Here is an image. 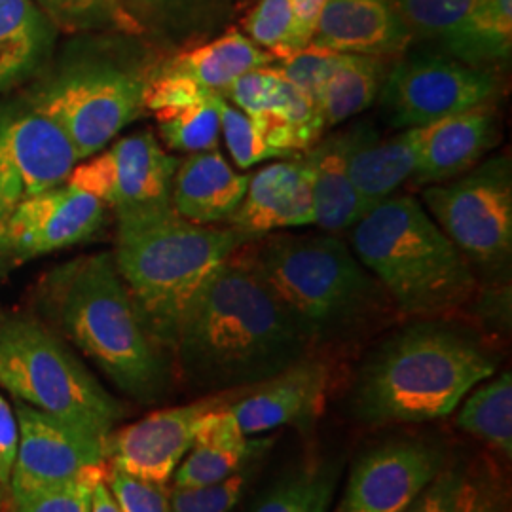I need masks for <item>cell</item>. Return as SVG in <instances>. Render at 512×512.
Segmentation results:
<instances>
[{
	"label": "cell",
	"mask_w": 512,
	"mask_h": 512,
	"mask_svg": "<svg viewBox=\"0 0 512 512\" xmlns=\"http://www.w3.org/2000/svg\"><path fill=\"white\" fill-rule=\"evenodd\" d=\"M236 256L270 287L317 357L353 351L404 321L340 234L274 232Z\"/></svg>",
	"instance_id": "obj_1"
},
{
	"label": "cell",
	"mask_w": 512,
	"mask_h": 512,
	"mask_svg": "<svg viewBox=\"0 0 512 512\" xmlns=\"http://www.w3.org/2000/svg\"><path fill=\"white\" fill-rule=\"evenodd\" d=\"M499 366L494 340L463 317L404 319L366 349L349 408L368 427L448 418Z\"/></svg>",
	"instance_id": "obj_2"
},
{
	"label": "cell",
	"mask_w": 512,
	"mask_h": 512,
	"mask_svg": "<svg viewBox=\"0 0 512 512\" xmlns=\"http://www.w3.org/2000/svg\"><path fill=\"white\" fill-rule=\"evenodd\" d=\"M310 355L289 311L234 253L186 311L173 366L186 384L213 395L264 382Z\"/></svg>",
	"instance_id": "obj_3"
},
{
	"label": "cell",
	"mask_w": 512,
	"mask_h": 512,
	"mask_svg": "<svg viewBox=\"0 0 512 512\" xmlns=\"http://www.w3.org/2000/svg\"><path fill=\"white\" fill-rule=\"evenodd\" d=\"M38 306L50 327L137 403L171 389V355L150 336L112 253L73 258L44 275Z\"/></svg>",
	"instance_id": "obj_4"
},
{
	"label": "cell",
	"mask_w": 512,
	"mask_h": 512,
	"mask_svg": "<svg viewBox=\"0 0 512 512\" xmlns=\"http://www.w3.org/2000/svg\"><path fill=\"white\" fill-rule=\"evenodd\" d=\"M114 262L150 336L173 359L184 315L205 281L253 236L181 217L171 202L114 209Z\"/></svg>",
	"instance_id": "obj_5"
},
{
	"label": "cell",
	"mask_w": 512,
	"mask_h": 512,
	"mask_svg": "<svg viewBox=\"0 0 512 512\" xmlns=\"http://www.w3.org/2000/svg\"><path fill=\"white\" fill-rule=\"evenodd\" d=\"M164 55L145 38L80 35L23 99L65 131L82 162L147 114Z\"/></svg>",
	"instance_id": "obj_6"
},
{
	"label": "cell",
	"mask_w": 512,
	"mask_h": 512,
	"mask_svg": "<svg viewBox=\"0 0 512 512\" xmlns=\"http://www.w3.org/2000/svg\"><path fill=\"white\" fill-rule=\"evenodd\" d=\"M346 234L404 319L459 317L475 300L473 268L412 192L378 203Z\"/></svg>",
	"instance_id": "obj_7"
},
{
	"label": "cell",
	"mask_w": 512,
	"mask_h": 512,
	"mask_svg": "<svg viewBox=\"0 0 512 512\" xmlns=\"http://www.w3.org/2000/svg\"><path fill=\"white\" fill-rule=\"evenodd\" d=\"M0 385L19 403L99 439L126 416L67 340L31 313L0 311Z\"/></svg>",
	"instance_id": "obj_8"
},
{
	"label": "cell",
	"mask_w": 512,
	"mask_h": 512,
	"mask_svg": "<svg viewBox=\"0 0 512 512\" xmlns=\"http://www.w3.org/2000/svg\"><path fill=\"white\" fill-rule=\"evenodd\" d=\"M420 202L458 247L478 283L511 281V150L492 152L448 183L420 190Z\"/></svg>",
	"instance_id": "obj_9"
},
{
	"label": "cell",
	"mask_w": 512,
	"mask_h": 512,
	"mask_svg": "<svg viewBox=\"0 0 512 512\" xmlns=\"http://www.w3.org/2000/svg\"><path fill=\"white\" fill-rule=\"evenodd\" d=\"M507 95L503 74L465 65L437 50H408L385 76L376 105L389 128H423Z\"/></svg>",
	"instance_id": "obj_10"
},
{
	"label": "cell",
	"mask_w": 512,
	"mask_h": 512,
	"mask_svg": "<svg viewBox=\"0 0 512 512\" xmlns=\"http://www.w3.org/2000/svg\"><path fill=\"white\" fill-rule=\"evenodd\" d=\"M78 152L52 118L21 99H0V220L18 203L67 183Z\"/></svg>",
	"instance_id": "obj_11"
},
{
	"label": "cell",
	"mask_w": 512,
	"mask_h": 512,
	"mask_svg": "<svg viewBox=\"0 0 512 512\" xmlns=\"http://www.w3.org/2000/svg\"><path fill=\"white\" fill-rule=\"evenodd\" d=\"M16 416L19 444L10 476L12 499L73 482L107 465V440L19 401Z\"/></svg>",
	"instance_id": "obj_12"
},
{
	"label": "cell",
	"mask_w": 512,
	"mask_h": 512,
	"mask_svg": "<svg viewBox=\"0 0 512 512\" xmlns=\"http://www.w3.org/2000/svg\"><path fill=\"white\" fill-rule=\"evenodd\" d=\"M105 207L69 183L31 196L0 220V256L21 264L84 243L103 228Z\"/></svg>",
	"instance_id": "obj_13"
},
{
	"label": "cell",
	"mask_w": 512,
	"mask_h": 512,
	"mask_svg": "<svg viewBox=\"0 0 512 512\" xmlns=\"http://www.w3.org/2000/svg\"><path fill=\"white\" fill-rule=\"evenodd\" d=\"M179 162L152 131H137L78 162L67 183L90 192L112 211L171 202Z\"/></svg>",
	"instance_id": "obj_14"
},
{
	"label": "cell",
	"mask_w": 512,
	"mask_h": 512,
	"mask_svg": "<svg viewBox=\"0 0 512 512\" xmlns=\"http://www.w3.org/2000/svg\"><path fill=\"white\" fill-rule=\"evenodd\" d=\"M228 401L230 391L203 395L194 403L156 410L143 420L114 429L107 439V465L147 482H171L207 416Z\"/></svg>",
	"instance_id": "obj_15"
},
{
	"label": "cell",
	"mask_w": 512,
	"mask_h": 512,
	"mask_svg": "<svg viewBox=\"0 0 512 512\" xmlns=\"http://www.w3.org/2000/svg\"><path fill=\"white\" fill-rule=\"evenodd\" d=\"M444 465L446 452L435 442H382L353 463L334 512H404Z\"/></svg>",
	"instance_id": "obj_16"
},
{
	"label": "cell",
	"mask_w": 512,
	"mask_h": 512,
	"mask_svg": "<svg viewBox=\"0 0 512 512\" xmlns=\"http://www.w3.org/2000/svg\"><path fill=\"white\" fill-rule=\"evenodd\" d=\"M332 366L329 359L310 355L272 378L230 389L226 412L247 437L275 429H310L325 410Z\"/></svg>",
	"instance_id": "obj_17"
},
{
	"label": "cell",
	"mask_w": 512,
	"mask_h": 512,
	"mask_svg": "<svg viewBox=\"0 0 512 512\" xmlns=\"http://www.w3.org/2000/svg\"><path fill=\"white\" fill-rule=\"evenodd\" d=\"M420 131L418 165L406 190L448 183L488 158L503 141V114L499 103H486Z\"/></svg>",
	"instance_id": "obj_18"
},
{
	"label": "cell",
	"mask_w": 512,
	"mask_h": 512,
	"mask_svg": "<svg viewBox=\"0 0 512 512\" xmlns=\"http://www.w3.org/2000/svg\"><path fill=\"white\" fill-rule=\"evenodd\" d=\"M226 224L253 238L315 226L311 171L304 152L253 173L243 200Z\"/></svg>",
	"instance_id": "obj_19"
},
{
	"label": "cell",
	"mask_w": 512,
	"mask_h": 512,
	"mask_svg": "<svg viewBox=\"0 0 512 512\" xmlns=\"http://www.w3.org/2000/svg\"><path fill=\"white\" fill-rule=\"evenodd\" d=\"M310 46L397 59L414 46V37L393 0H327Z\"/></svg>",
	"instance_id": "obj_20"
},
{
	"label": "cell",
	"mask_w": 512,
	"mask_h": 512,
	"mask_svg": "<svg viewBox=\"0 0 512 512\" xmlns=\"http://www.w3.org/2000/svg\"><path fill=\"white\" fill-rule=\"evenodd\" d=\"M372 118H363L344 129H334L311 145L304 158L310 165L315 226L321 232L344 234L359 220V203L349 175L351 154L374 128Z\"/></svg>",
	"instance_id": "obj_21"
},
{
	"label": "cell",
	"mask_w": 512,
	"mask_h": 512,
	"mask_svg": "<svg viewBox=\"0 0 512 512\" xmlns=\"http://www.w3.org/2000/svg\"><path fill=\"white\" fill-rule=\"evenodd\" d=\"M143 37L162 54L194 48L232 27L238 0H122Z\"/></svg>",
	"instance_id": "obj_22"
},
{
	"label": "cell",
	"mask_w": 512,
	"mask_h": 512,
	"mask_svg": "<svg viewBox=\"0 0 512 512\" xmlns=\"http://www.w3.org/2000/svg\"><path fill=\"white\" fill-rule=\"evenodd\" d=\"M249 175H241L219 148L188 154L179 162L171 184V205L196 224H222L243 200Z\"/></svg>",
	"instance_id": "obj_23"
},
{
	"label": "cell",
	"mask_w": 512,
	"mask_h": 512,
	"mask_svg": "<svg viewBox=\"0 0 512 512\" xmlns=\"http://www.w3.org/2000/svg\"><path fill=\"white\" fill-rule=\"evenodd\" d=\"M420 135V128L397 129L393 135H382L374 126L353 150L349 175L357 194L359 219L406 188L418 165Z\"/></svg>",
	"instance_id": "obj_24"
},
{
	"label": "cell",
	"mask_w": 512,
	"mask_h": 512,
	"mask_svg": "<svg viewBox=\"0 0 512 512\" xmlns=\"http://www.w3.org/2000/svg\"><path fill=\"white\" fill-rule=\"evenodd\" d=\"M230 403V401H228ZM272 437H247L222 406L211 412L194 446L171 478L173 488H194L220 482L264 458L274 446Z\"/></svg>",
	"instance_id": "obj_25"
},
{
	"label": "cell",
	"mask_w": 512,
	"mask_h": 512,
	"mask_svg": "<svg viewBox=\"0 0 512 512\" xmlns=\"http://www.w3.org/2000/svg\"><path fill=\"white\" fill-rule=\"evenodd\" d=\"M57 35L33 0H0V95L46 69Z\"/></svg>",
	"instance_id": "obj_26"
},
{
	"label": "cell",
	"mask_w": 512,
	"mask_h": 512,
	"mask_svg": "<svg viewBox=\"0 0 512 512\" xmlns=\"http://www.w3.org/2000/svg\"><path fill=\"white\" fill-rule=\"evenodd\" d=\"M275 55L256 46L238 27H228L219 37L211 38L194 48L162 57L158 69L165 73L181 74L203 88L222 93L230 88L241 74L270 67Z\"/></svg>",
	"instance_id": "obj_27"
},
{
	"label": "cell",
	"mask_w": 512,
	"mask_h": 512,
	"mask_svg": "<svg viewBox=\"0 0 512 512\" xmlns=\"http://www.w3.org/2000/svg\"><path fill=\"white\" fill-rule=\"evenodd\" d=\"M437 52L505 76L512 57V0H475L463 25Z\"/></svg>",
	"instance_id": "obj_28"
},
{
	"label": "cell",
	"mask_w": 512,
	"mask_h": 512,
	"mask_svg": "<svg viewBox=\"0 0 512 512\" xmlns=\"http://www.w3.org/2000/svg\"><path fill=\"white\" fill-rule=\"evenodd\" d=\"M393 61L372 55H336L319 97L325 128H338L372 109Z\"/></svg>",
	"instance_id": "obj_29"
},
{
	"label": "cell",
	"mask_w": 512,
	"mask_h": 512,
	"mask_svg": "<svg viewBox=\"0 0 512 512\" xmlns=\"http://www.w3.org/2000/svg\"><path fill=\"white\" fill-rule=\"evenodd\" d=\"M342 463L310 458L294 465L256 499L251 512H330Z\"/></svg>",
	"instance_id": "obj_30"
},
{
	"label": "cell",
	"mask_w": 512,
	"mask_h": 512,
	"mask_svg": "<svg viewBox=\"0 0 512 512\" xmlns=\"http://www.w3.org/2000/svg\"><path fill=\"white\" fill-rule=\"evenodd\" d=\"M456 425L461 431L497 450L512 456V376L509 370L492 376L471 389L461 401Z\"/></svg>",
	"instance_id": "obj_31"
},
{
	"label": "cell",
	"mask_w": 512,
	"mask_h": 512,
	"mask_svg": "<svg viewBox=\"0 0 512 512\" xmlns=\"http://www.w3.org/2000/svg\"><path fill=\"white\" fill-rule=\"evenodd\" d=\"M57 31L69 35L143 37L122 0H33Z\"/></svg>",
	"instance_id": "obj_32"
},
{
	"label": "cell",
	"mask_w": 512,
	"mask_h": 512,
	"mask_svg": "<svg viewBox=\"0 0 512 512\" xmlns=\"http://www.w3.org/2000/svg\"><path fill=\"white\" fill-rule=\"evenodd\" d=\"M220 101L222 95L215 92L200 105L156 114L160 143L184 154L219 148Z\"/></svg>",
	"instance_id": "obj_33"
},
{
	"label": "cell",
	"mask_w": 512,
	"mask_h": 512,
	"mask_svg": "<svg viewBox=\"0 0 512 512\" xmlns=\"http://www.w3.org/2000/svg\"><path fill=\"white\" fill-rule=\"evenodd\" d=\"M414 44H429L431 50L452 37L473 10L475 0H393Z\"/></svg>",
	"instance_id": "obj_34"
},
{
	"label": "cell",
	"mask_w": 512,
	"mask_h": 512,
	"mask_svg": "<svg viewBox=\"0 0 512 512\" xmlns=\"http://www.w3.org/2000/svg\"><path fill=\"white\" fill-rule=\"evenodd\" d=\"M291 82L274 65L241 74L238 80L220 93L230 105L249 116L277 114L281 116L291 95Z\"/></svg>",
	"instance_id": "obj_35"
},
{
	"label": "cell",
	"mask_w": 512,
	"mask_h": 512,
	"mask_svg": "<svg viewBox=\"0 0 512 512\" xmlns=\"http://www.w3.org/2000/svg\"><path fill=\"white\" fill-rule=\"evenodd\" d=\"M260 459L249 463L238 473L220 482L194 486V488H171L169 511L171 512H232L247 494L255 480Z\"/></svg>",
	"instance_id": "obj_36"
},
{
	"label": "cell",
	"mask_w": 512,
	"mask_h": 512,
	"mask_svg": "<svg viewBox=\"0 0 512 512\" xmlns=\"http://www.w3.org/2000/svg\"><path fill=\"white\" fill-rule=\"evenodd\" d=\"M220 135L239 169H249L266 160H283L274 148L268 147L255 120L224 97L220 101Z\"/></svg>",
	"instance_id": "obj_37"
},
{
	"label": "cell",
	"mask_w": 512,
	"mask_h": 512,
	"mask_svg": "<svg viewBox=\"0 0 512 512\" xmlns=\"http://www.w3.org/2000/svg\"><path fill=\"white\" fill-rule=\"evenodd\" d=\"M291 27L293 0H256L251 12L241 19V33L277 59L289 55Z\"/></svg>",
	"instance_id": "obj_38"
},
{
	"label": "cell",
	"mask_w": 512,
	"mask_h": 512,
	"mask_svg": "<svg viewBox=\"0 0 512 512\" xmlns=\"http://www.w3.org/2000/svg\"><path fill=\"white\" fill-rule=\"evenodd\" d=\"M107 475V465L80 476L73 482L38 490L10 501L8 512H90L95 482Z\"/></svg>",
	"instance_id": "obj_39"
},
{
	"label": "cell",
	"mask_w": 512,
	"mask_h": 512,
	"mask_svg": "<svg viewBox=\"0 0 512 512\" xmlns=\"http://www.w3.org/2000/svg\"><path fill=\"white\" fill-rule=\"evenodd\" d=\"M336 55L338 54L334 52L308 46L289 57L277 59L274 67L298 92L304 93L311 103L319 107L321 90L325 86V80L334 65Z\"/></svg>",
	"instance_id": "obj_40"
},
{
	"label": "cell",
	"mask_w": 512,
	"mask_h": 512,
	"mask_svg": "<svg viewBox=\"0 0 512 512\" xmlns=\"http://www.w3.org/2000/svg\"><path fill=\"white\" fill-rule=\"evenodd\" d=\"M213 90L181 76L156 69L147 92V112L164 114L173 110L188 109L207 101Z\"/></svg>",
	"instance_id": "obj_41"
},
{
	"label": "cell",
	"mask_w": 512,
	"mask_h": 512,
	"mask_svg": "<svg viewBox=\"0 0 512 512\" xmlns=\"http://www.w3.org/2000/svg\"><path fill=\"white\" fill-rule=\"evenodd\" d=\"M511 281L480 283L469 306L471 323L488 338L505 336L511 330Z\"/></svg>",
	"instance_id": "obj_42"
},
{
	"label": "cell",
	"mask_w": 512,
	"mask_h": 512,
	"mask_svg": "<svg viewBox=\"0 0 512 512\" xmlns=\"http://www.w3.org/2000/svg\"><path fill=\"white\" fill-rule=\"evenodd\" d=\"M107 484L120 512H171L167 484L147 482L107 465Z\"/></svg>",
	"instance_id": "obj_43"
},
{
	"label": "cell",
	"mask_w": 512,
	"mask_h": 512,
	"mask_svg": "<svg viewBox=\"0 0 512 512\" xmlns=\"http://www.w3.org/2000/svg\"><path fill=\"white\" fill-rule=\"evenodd\" d=\"M467 475L469 469L463 463L446 461L439 475L427 484V488L404 512H458Z\"/></svg>",
	"instance_id": "obj_44"
},
{
	"label": "cell",
	"mask_w": 512,
	"mask_h": 512,
	"mask_svg": "<svg viewBox=\"0 0 512 512\" xmlns=\"http://www.w3.org/2000/svg\"><path fill=\"white\" fill-rule=\"evenodd\" d=\"M458 512H509L505 486L488 469L478 475L469 471Z\"/></svg>",
	"instance_id": "obj_45"
},
{
	"label": "cell",
	"mask_w": 512,
	"mask_h": 512,
	"mask_svg": "<svg viewBox=\"0 0 512 512\" xmlns=\"http://www.w3.org/2000/svg\"><path fill=\"white\" fill-rule=\"evenodd\" d=\"M325 4L327 0H293V27H291V38H289V55L310 46Z\"/></svg>",
	"instance_id": "obj_46"
},
{
	"label": "cell",
	"mask_w": 512,
	"mask_h": 512,
	"mask_svg": "<svg viewBox=\"0 0 512 512\" xmlns=\"http://www.w3.org/2000/svg\"><path fill=\"white\" fill-rule=\"evenodd\" d=\"M19 444V425L16 410L0 395V465L12 476Z\"/></svg>",
	"instance_id": "obj_47"
},
{
	"label": "cell",
	"mask_w": 512,
	"mask_h": 512,
	"mask_svg": "<svg viewBox=\"0 0 512 512\" xmlns=\"http://www.w3.org/2000/svg\"><path fill=\"white\" fill-rule=\"evenodd\" d=\"M90 512H120V507L107 484V475L99 478L93 486L92 511Z\"/></svg>",
	"instance_id": "obj_48"
},
{
	"label": "cell",
	"mask_w": 512,
	"mask_h": 512,
	"mask_svg": "<svg viewBox=\"0 0 512 512\" xmlns=\"http://www.w3.org/2000/svg\"><path fill=\"white\" fill-rule=\"evenodd\" d=\"M10 501H12V495H10V475L0 465V511L8 512Z\"/></svg>",
	"instance_id": "obj_49"
},
{
	"label": "cell",
	"mask_w": 512,
	"mask_h": 512,
	"mask_svg": "<svg viewBox=\"0 0 512 512\" xmlns=\"http://www.w3.org/2000/svg\"><path fill=\"white\" fill-rule=\"evenodd\" d=\"M256 0H238L239 8H245V6H249V4H253Z\"/></svg>",
	"instance_id": "obj_50"
}]
</instances>
